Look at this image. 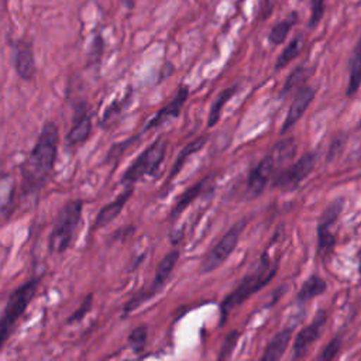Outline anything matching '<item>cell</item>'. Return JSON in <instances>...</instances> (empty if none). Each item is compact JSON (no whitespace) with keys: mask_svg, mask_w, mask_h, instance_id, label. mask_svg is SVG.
<instances>
[{"mask_svg":"<svg viewBox=\"0 0 361 361\" xmlns=\"http://www.w3.org/2000/svg\"><path fill=\"white\" fill-rule=\"evenodd\" d=\"M59 131L54 121H47L31 149L28 158L23 165V185L28 192L39 190L48 180L58 151Z\"/></svg>","mask_w":361,"mask_h":361,"instance_id":"1","label":"cell"},{"mask_svg":"<svg viewBox=\"0 0 361 361\" xmlns=\"http://www.w3.org/2000/svg\"><path fill=\"white\" fill-rule=\"evenodd\" d=\"M276 269H278V262L272 264L268 254L267 252L262 254V257L259 258L254 269L248 272L237 285V288L233 289L221 302L220 310H221L223 322L233 309L243 305L248 298H251L254 293L262 289L275 276Z\"/></svg>","mask_w":361,"mask_h":361,"instance_id":"2","label":"cell"},{"mask_svg":"<svg viewBox=\"0 0 361 361\" xmlns=\"http://www.w3.org/2000/svg\"><path fill=\"white\" fill-rule=\"evenodd\" d=\"M38 285L39 282L37 279L27 281L10 295L4 312L0 317V348L11 334L16 322L23 316L30 302L34 299Z\"/></svg>","mask_w":361,"mask_h":361,"instance_id":"3","label":"cell"},{"mask_svg":"<svg viewBox=\"0 0 361 361\" xmlns=\"http://www.w3.org/2000/svg\"><path fill=\"white\" fill-rule=\"evenodd\" d=\"M82 207L83 203L80 200H71L62 207L49 235L51 252L61 254L69 247L73 231L76 230L78 223L80 220Z\"/></svg>","mask_w":361,"mask_h":361,"instance_id":"4","label":"cell"},{"mask_svg":"<svg viewBox=\"0 0 361 361\" xmlns=\"http://www.w3.org/2000/svg\"><path fill=\"white\" fill-rule=\"evenodd\" d=\"M166 151V144L162 138L152 142L147 149H144L138 158L127 168L121 180L123 185L131 186L147 175H151L162 162Z\"/></svg>","mask_w":361,"mask_h":361,"instance_id":"5","label":"cell"},{"mask_svg":"<svg viewBox=\"0 0 361 361\" xmlns=\"http://www.w3.org/2000/svg\"><path fill=\"white\" fill-rule=\"evenodd\" d=\"M247 226V219H241L231 226V228L216 243V245L206 254L202 261L200 271L202 272H212L219 268L234 251L238 244L240 235Z\"/></svg>","mask_w":361,"mask_h":361,"instance_id":"6","label":"cell"},{"mask_svg":"<svg viewBox=\"0 0 361 361\" xmlns=\"http://www.w3.org/2000/svg\"><path fill=\"white\" fill-rule=\"evenodd\" d=\"M344 209V199H334L322 213L317 223V255L326 258L336 245L334 224Z\"/></svg>","mask_w":361,"mask_h":361,"instance_id":"7","label":"cell"},{"mask_svg":"<svg viewBox=\"0 0 361 361\" xmlns=\"http://www.w3.org/2000/svg\"><path fill=\"white\" fill-rule=\"evenodd\" d=\"M316 161H317V155L314 152H306L290 166L282 169L274 176L272 188L282 192H289L296 189L312 173V171L314 169Z\"/></svg>","mask_w":361,"mask_h":361,"instance_id":"8","label":"cell"},{"mask_svg":"<svg viewBox=\"0 0 361 361\" xmlns=\"http://www.w3.org/2000/svg\"><path fill=\"white\" fill-rule=\"evenodd\" d=\"M179 258V251L178 250H172L169 251L162 259L161 262L158 264L157 267V271H155V276H154V281L151 283V286L142 292H138L131 300L127 302V305L124 306V313H128V312H133L135 307H138L142 302H145L147 299L152 298L154 295L158 293V290L165 285V282L168 281L169 275L172 274V269L176 264Z\"/></svg>","mask_w":361,"mask_h":361,"instance_id":"9","label":"cell"},{"mask_svg":"<svg viewBox=\"0 0 361 361\" xmlns=\"http://www.w3.org/2000/svg\"><path fill=\"white\" fill-rule=\"evenodd\" d=\"M327 319H329L327 312L322 309L316 313L313 320L296 334L293 341V353H292L293 360H300L307 354L313 343L323 334L324 327L327 324Z\"/></svg>","mask_w":361,"mask_h":361,"instance_id":"10","label":"cell"},{"mask_svg":"<svg viewBox=\"0 0 361 361\" xmlns=\"http://www.w3.org/2000/svg\"><path fill=\"white\" fill-rule=\"evenodd\" d=\"M275 166H276V161L269 154L250 172V176L247 180V190H245L248 199H254L264 192L265 186L271 180Z\"/></svg>","mask_w":361,"mask_h":361,"instance_id":"11","label":"cell"},{"mask_svg":"<svg viewBox=\"0 0 361 361\" xmlns=\"http://www.w3.org/2000/svg\"><path fill=\"white\" fill-rule=\"evenodd\" d=\"M314 94H316L314 87L307 86V85L302 86L299 90L295 92L293 102L289 106V110L286 113V117H285V121H283V126H282V130H281L282 134L286 133L292 126H295L296 121L305 114V111L310 106Z\"/></svg>","mask_w":361,"mask_h":361,"instance_id":"12","label":"cell"},{"mask_svg":"<svg viewBox=\"0 0 361 361\" xmlns=\"http://www.w3.org/2000/svg\"><path fill=\"white\" fill-rule=\"evenodd\" d=\"M14 68L21 79L30 80L35 73L32 47L27 41H18L14 47Z\"/></svg>","mask_w":361,"mask_h":361,"instance_id":"13","label":"cell"},{"mask_svg":"<svg viewBox=\"0 0 361 361\" xmlns=\"http://www.w3.org/2000/svg\"><path fill=\"white\" fill-rule=\"evenodd\" d=\"M188 94H189V90L186 86H180V89L178 90L176 96L164 107L161 109L154 118L149 120V123L147 124V130L148 128H155L158 126H162L165 121H168L169 118H173V117H178L179 116V111L182 110L186 99H188Z\"/></svg>","mask_w":361,"mask_h":361,"instance_id":"14","label":"cell"},{"mask_svg":"<svg viewBox=\"0 0 361 361\" xmlns=\"http://www.w3.org/2000/svg\"><path fill=\"white\" fill-rule=\"evenodd\" d=\"M131 192H133V188L130 186V188H127L123 193H120L111 203H109L107 206H104V207L97 213V216H96V219H94L93 227H94V228H102V227L107 226L110 221H113V220L118 216V213L123 210L124 204L127 203L128 197L131 196Z\"/></svg>","mask_w":361,"mask_h":361,"instance_id":"15","label":"cell"},{"mask_svg":"<svg viewBox=\"0 0 361 361\" xmlns=\"http://www.w3.org/2000/svg\"><path fill=\"white\" fill-rule=\"evenodd\" d=\"M292 331H293L292 327H286V329H282L281 331H278L271 338V341L267 344L264 354L261 355V360L262 361H276V360L282 358V355L285 354V351L290 343Z\"/></svg>","mask_w":361,"mask_h":361,"instance_id":"16","label":"cell"},{"mask_svg":"<svg viewBox=\"0 0 361 361\" xmlns=\"http://www.w3.org/2000/svg\"><path fill=\"white\" fill-rule=\"evenodd\" d=\"M92 130V121L86 111H82L76 116L72 128L69 130L66 135V144L69 147H76L85 142L90 134Z\"/></svg>","mask_w":361,"mask_h":361,"instance_id":"17","label":"cell"},{"mask_svg":"<svg viewBox=\"0 0 361 361\" xmlns=\"http://www.w3.org/2000/svg\"><path fill=\"white\" fill-rule=\"evenodd\" d=\"M327 289V283L326 281L319 276V275H310L300 286V289L298 290L296 295V302L298 303H305L319 295H322L324 290Z\"/></svg>","mask_w":361,"mask_h":361,"instance_id":"18","label":"cell"},{"mask_svg":"<svg viewBox=\"0 0 361 361\" xmlns=\"http://www.w3.org/2000/svg\"><path fill=\"white\" fill-rule=\"evenodd\" d=\"M361 86V37L358 39L357 47L353 51L348 63V85H347V94L353 96L358 87Z\"/></svg>","mask_w":361,"mask_h":361,"instance_id":"19","label":"cell"},{"mask_svg":"<svg viewBox=\"0 0 361 361\" xmlns=\"http://www.w3.org/2000/svg\"><path fill=\"white\" fill-rule=\"evenodd\" d=\"M312 73H313V68H309L305 65L296 66L286 78L285 85L282 86V90H281V96H288L289 93H295L296 90H299L302 86L306 85Z\"/></svg>","mask_w":361,"mask_h":361,"instance_id":"20","label":"cell"},{"mask_svg":"<svg viewBox=\"0 0 361 361\" xmlns=\"http://www.w3.org/2000/svg\"><path fill=\"white\" fill-rule=\"evenodd\" d=\"M303 47H305V37L302 34H299L293 39H290V42L285 47V49L278 56L276 63H275V71L285 68L290 61H293L302 52Z\"/></svg>","mask_w":361,"mask_h":361,"instance_id":"21","label":"cell"},{"mask_svg":"<svg viewBox=\"0 0 361 361\" xmlns=\"http://www.w3.org/2000/svg\"><path fill=\"white\" fill-rule=\"evenodd\" d=\"M237 92H238V85H234V86H231V87L224 89V90L216 97V100L213 102V104H212V107H210L209 117H207V126H209V127H213V126L219 121L224 104H226Z\"/></svg>","mask_w":361,"mask_h":361,"instance_id":"22","label":"cell"},{"mask_svg":"<svg viewBox=\"0 0 361 361\" xmlns=\"http://www.w3.org/2000/svg\"><path fill=\"white\" fill-rule=\"evenodd\" d=\"M296 20H298V14H296V11H293V13H290L285 20L279 21L278 24H275V25L272 27L269 35H268L269 42L274 44V45L282 44V42L286 39V37H288L290 28L293 27V24L296 23Z\"/></svg>","mask_w":361,"mask_h":361,"instance_id":"23","label":"cell"},{"mask_svg":"<svg viewBox=\"0 0 361 361\" xmlns=\"http://www.w3.org/2000/svg\"><path fill=\"white\" fill-rule=\"evenodd\" d=\"M206 140H207V137H199V138H196L195 141L189 142V144H188V145L180 151V154L178 155V158H176V161H175V164H173V166H172L171 178H172L173 175H176V173L182 169V166H183L185 161L188 159V157H190L193 152L199 151V149L204 145Z\"/></svg>","mask_w":361,"mask_h":361,"instance_id":"24","label":"cell"},{"mask_svg":"<svg viewBox=\"0 0 361 361\" xmlns=\"http://www.w3.org/2000/svg\"><path fill=\"white\" fill-rule=\"evenodd\" d=\"M295 152H296V142L293 138L289 137V138H285V140L276 142L271 151V155L274 157L276 164H279L282 161L293 158Z\"/></svg>","mask_w":361,"mask_h":361,"instance_id":"25","label":"cell"},{"mask_svg":"<svg viewBox=\"0 0 361 361\" xmlns=\"http://www.w3.org/2000/svg\"><path fill=\"white\" fill-rule=\"evenodd\" d=\"M204 183H206V179H204V180H200V182L196 183L195 186L189 188V189L178 199V202L175 203V207H173V210H172L171 214H172V216H176V214H179L180 212H183V209H185L186 206H189V204L192 203V200L196 199V197L202 193Z\"/></svg>","mask_w":361,"mask_h":361,"instance_id":"26","label":"cell"},{"mask_svg":"<svg viewBox=\"0 0 361 361\" xmlns=\"http://www.w3.org/2000/svg\"><path fill=\"white\" fill-rule=\"evenodd\" d=\"M341 344H343V337H341V334L334 336V337L327 343V345L324 347V350L322 351V354H320L317 358L322 360V361H330V360L336 358L337 354L340 353Z\"/></svg>","mask_w":361,"mask_h":361,"instance_id":"27","label":"cell"},{"mask_svg":"<svg viewBox=\"0 0 361 361\" xmlns=\"http://www.w3.org/2000/svg\"><path fill=\"white\" fill-rule=\"evenodd\" d=\"M238 337H240V331L237 330H231L226 337H224V341L220 347V353H219V360H226L231 355L237 341H238Z\"/></svg>","mask_w":361,"mask_h":361,"instance_id":"28","label":"cell"},{"mask_svg":"<svg viewBox=\"0 0 361 361\" xmlns=\"http://www.w3.org/2000/svg\"><path fill=\"white\" fill-rule=\"evenodd\" d=\"M145 341H147V326L144 324L135 327L128 337V343L134 351H142Z\"/></svg>","mask_w":361,"mask_h":361,"instance_id":"29","label":"cell"},{"mask_svg":"<svg viewBox=\"0 0 361 361\" xmlns=\"http://www.w3.org/2000/svg\"><path fill=\"white\" fill-rule=\"evenodd\" d=\"M324 3L326 0H310V20H309L310 28H314L320 23L324 14Z\"/></svg>","mask_w":361,"mask_h":361,"instance_id":"30","label":"cell"},{"mask_svg":"<svg viewBox=\"0 0 361 361\" xmlns=\"http://www.w3.org/2000/svg\"><path fill=\"white\" fill-rule=\"evenodd\" d=\"M345 141H347V135H344V134L337 135V137L331 141V144H330V147H329L327 158H329V159H334V158L343 151V148H344V145H345Z\"/></svg>","mask_w":361,"mask_h":361,"instance_id":"31","label":"cell"},{"mask_svg":"<svg viewBox=\"0 0 361 361\" xmlns=\"http://www.w3.org/2000/svg\"><path fill=\"white\" fill-rule=\"evenodd\" d=\"M90 305H92V295H87V298L83 300V303L80 305V307L72 313V316L69 317V323L72 322H79L85 317V314L89 312L90 309Z\"/></svg>","mask_w":361,"mask_h":361,"instance_id":"32","label":"cell"},{"mask_svg":"<svg viewBox=\"0 0 361 361\" xmlns=\"http://www.w3.org/2000/svg\"><path fill=\"white\" fill-rule=\"evenodd\" d=\"M276 1L278 0H261V7H259L261 20H267L272 14Z\"/></svg>","mask_w":361,"mask_h":361,"instance_id":"33","label":"cell"},{"mask_svg":"<svg viewBox=\"0 0 361 361\" xmlns=\"http://www.w3.org/2000/svg\"><path fill=\"white\" fill-rule=\"evenodd\" d=\"M120 3H121L126 8L133 10V7H134V4H135V0H120Z\"/></svg>","mask_w":361,"mask_h":361,"instance_id":"34","label":"cell"},{"mask_svg":"<svg viewBox=\"0 0 361 361\" xmlns=\"http://www.w3.org/2000/svg\"><path fill=\"white\" fill-rule=\"evenodd\" d=\"M358 274H360V283H361V261H360V267H358Z\"/></svg>","mask_w":361,"mask_h":361,"instance_id":"35","label":"cell"}]
</instances>
